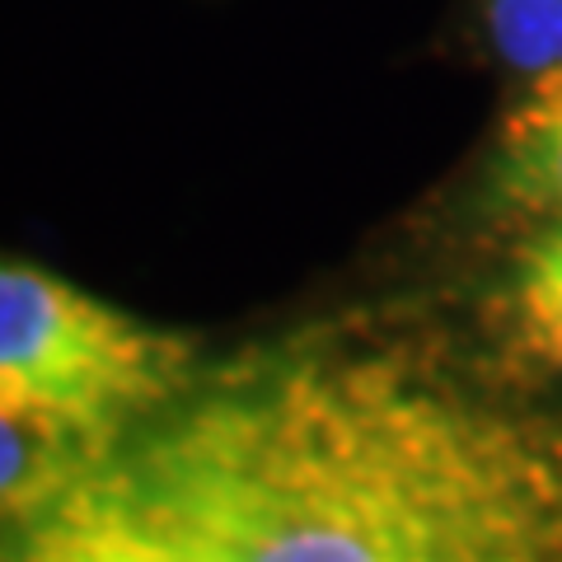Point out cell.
Here are the masks:
<instances>
[{
    "label": "cell",
    "mask_w": 562,
    "mask_h": 562,
    "mask_svg": "<svg viewBox=\"0 0 562 562\" xmlns=\"http://www.w3.org/2000/svg\"><path fill=\"white\" fill-rule=\"evenodd\" d=\"M117 464L169 562H562V413L398 342L206 361Z\"/></svg>",
    "instance_id": "6da1fadb"
},
{
    "label": "cell",
    "mask_w": 562,
    "mask_h": 562,
    "mask_svg": "<svg viewBox=\"0 0 562 562\" xmlns=\"http://www.w3.org/2000/svg\"><path fill=\"white\" fill-rule=\"evenodd\" d=\"M202 366L183 333L0 258V408L85 469L117 460Z\"/></svg>",
    "instance_id": "7a4b0ae2"
},
{
    "label": "cell",
    "mask_w": 562,
    "mask_h": 562,
    "mask_svg": "<svg viewBox=\"0 0 562 562\" xmlns=\"http://www.w3.org/2000/svg\"><path fill=\"white\" fill-rule=\"evenodd\" d=\"M0 562H169V553L136 506L122 464L109 460L38 516L5 525Z\"/></svg>",
    "instance_id": "3957f363"
},
{
    "label": "cell",
    "mask_w": 562,
    "mask_h": 562,
    "mask_svg": "<svg viewBox=\"0 0 562 562\" xmlns=\"http://www.w3.org/2000/svg\"><path fill=\"white\" fill-rule=\"evenodd\" d=\"M483 206L512 221L562 211V61L525 76L483 165Z\"/></svg>",
    "instance_id": "277c9868"
},
{
    "label": "cell",
    "mask_w": 562,
    "mask_h": 562,
    "mask_svg": "<svg viewBox=\"0 0 562 562\" xmlns=\"http://www.w3.org/2000/svg\"><path fill=\"white\" fill-rule=\"evenodd\" d=\"M506 324L525 357L562 375V211L530 221L506 272Z\"/></svg>",
    "instance_id": "5b68a950"
},
{
    "label": "cell",
    "mask_w": 562,
    "mask_h": 562,
    "mask_svg": "<svg viewBox=\"0 0 562 562\" xmlns=\"http://www.w3.org/2000/svg\"><path fill=\"white\" fill-rule=\"evenodd\" d=\"M85 473L90 469L80 460H70L66 450L43 441L38 431H29L20 417L0 408V530L38 516L43 506L66 497Z\"/></svg>",
    "instance_id": "8992f818"
},
{
    "label": "cell",
    "mask_w": 562,
    "mask_h": 562,
    "mask_svg": "<svg viewBox=\"0 0 562 562\" xmlns=\"http://www.w3.org/2000/svg\"><path fill=\"white\" fill-rule=\"evenodd\" d=\"M483 33L516 76L549 70L562 61V0H483Z\"/></svg>",
    "instance_id": "52a82bcc"
}]
</instances>
